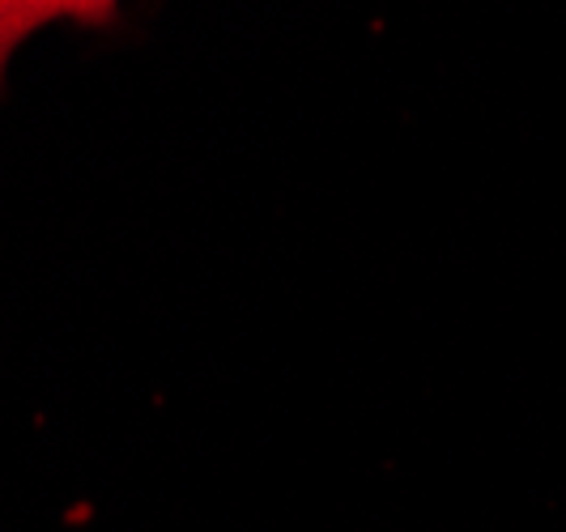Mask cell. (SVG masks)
<instances>
[{
    "instance_id": "obj_1",
    "label": "cell",
    "mask_w": 566,
    "mask_h": 532,
    "mask_svg": "<svg viewBox=\"0 0 566 532\" xmlns=\"http://www.w3.org/2000/svg\"><path fill=\"white\" fill-rule=\"evenodd\" d=\"M119 0H0V77L13 48L48 22H82V27H107Z\"/></svg>"
}]
</instances>
